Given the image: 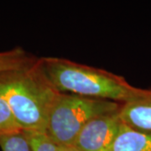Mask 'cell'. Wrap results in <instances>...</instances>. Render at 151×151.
<instances>
[{
	"instance_id": "9c48e42d",
	"label": "cell",
	"mask_w": 151,
	"mask_h": 151,
	"mask_svg": "<svg viewBox=\"0 0 151 151\" xmlns=\"http://www.w3.org/2000/svg\"><path fill=\"white\" fill-rule=\"evenodd\" d=\"M20 131L8 103L0 96V137Z\"/></svg>"
},
{
	"instance_id": "7a4b0ae2",
	"label": "cell",
	"mask_w": 151,
	"mask_h": 151,
	"mask_svg": "<svg viewBox=\"0 0 151 151\" xmlns=\"http://www.w3.org/2000/svg\"><path fill=\"white\" fill-rule=\"evenodd\" d=\"M39 61L49 81L60 93L124 103L139 90L124 76L101 68L60 57H40Z\"/></svg>"
},
{
	"instance_id": "ba28073f",
	"label": "cell",
	"mask_w": 151,
	"mask_h": 151,
	"mask_svg": "<svg viewBox=\"0 0 151 151\" xmlns=\"http://www.w3.org/2000/svg\"><path fill=\"white\" fill-rule=\"evenodd\" d=\"M0 147L3 151H34L24 131L0 137Z\"/></svg>"
},
{
	"instance_id": "8992f818",
	"label": "cell",
	"mask_w": 151,
	"mask_h": 151,
	"mask_svg": "<svg viewBox=\"0 0 151 151\" xmlns=\"http://www.w3.org/2000/svg\"><path fill=\"white\" fill-rule=\"evenodd\" d=\"M110 151H151V134L122 124Z\"/></svg>"
},
{
	"instance_id": "5b68a950",
	"label": "cell",
	"mask_w": 151,
	"mask_h": 151,
	"mask_svg": "<svg viewBox=\"0 0 151 151\" xmlns=\"http://www.w3.org/2000/svg\"><path fill=\"white\" fill-rule=\"evenodd\" d=\"M122 123L135 130L151 134V88H139L119 110Z\"/></svg>"
},
{
	"instance_id": "30bf717a",
	"label": "cell",
	"mask_w": 151,
	"mask_h": 151,
	"mask_svg": "<svg viewBox=\"0 0 151 151\" xmlns=\"http://www.w3.org/2000/svg\"><path fill=\"white\" fill-rule=\"evenodd\" d=\"M34 151H56L58 146L45 132H24Z\"/></svg>"
},
{
	"instance_id": "52a82bcc",
	"label": "cell",
	"mask_w": 151,
	"mask_h": 151,
	"mask_svg": "<svg viewBox=\"0 0 151 151\" xmlns=\"http://www.w3.org/2000/svg\"><path fill=\"white\" fill-rule=\"evenodd\" d=\"M35 60V58L29 56L26 51L19 47L0 52V76L22 69Z\"/></svg>"
},
{
	"instance_id": "3957f363",
	"label": "cell",
	"mask_w": 151,
	"mask_h": 151,
	"mask_svg": "<svg viewBox=\"0 0 151 151\" xmlns=\"http://www.w3.org/2000/svg\"><path fill=\"white\" fill-rule=\"evenodd\" d=\"M122 103L60 93L52 108L45 133L57 146H71L89 121L119 111Z\"/></svg>"
},
{
	"instance_id": "6da1fadb",
	"label": "cell",
	"mask_w": 151,
	"mask_h": 151,
	"mask_svg": "<svg viewBox=\"0 0 151 151\" xmlns=\"http://www.w3.org/2000/svg\"><path fill=\"white\" fill-rule=\"evenodd\" d=\"M60 93L44 73L39 58L22 69L0 76V96L24 132H45Z\"/></svg>"
},
{
	"instance_id": "8fae6325",
	"label": "cell",
	"mask_w": 151,
	"mask_h": 151,
	"mask_svg": "<svg viewBox=\"0 0 151 151\" xmlns=\"http://www.w3.org/2000/svg\"><path fill=\"white\" fill-rule=\"evenodd\" d=\"M56 151H78L73 146H58Z\"/></svg>"
},
{
	"instance_id": "277c9868",
	"label": "cell",
	"mask_w": 151,
	"mask_h": 151,
	"mask_svg": "<svg viewBox=\"0 0 151 151\" xmlns=\"http://www.w3.org/2000/svg\"><path fill=\"white\" fill-rule=\"evenodd\" d=\"M119 110L100 115L89 121L71 146L78 151L111 150L123 124L119 117Z\"/></svg>"
}]
</instances>
